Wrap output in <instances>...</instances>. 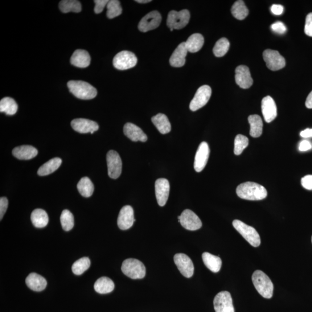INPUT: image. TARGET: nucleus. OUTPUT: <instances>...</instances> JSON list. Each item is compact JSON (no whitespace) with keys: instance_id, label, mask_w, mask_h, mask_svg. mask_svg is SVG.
<instances>
[{"instance_id":"nucleus-43","label":"nucleus","mask_w":312,"mask_h":312,"mask_svg":"<svg viewBox=\"0 0 312 312\" xmlns=\"http://www.w3.org/2000/svg\"><path fill=\"white\" fill-rule=\"evenodd\" d=\"M94 2L95 3L94 12L96 14H98L103 11L104 8L107 6L109 1L108 0H95Z\"/></svg>"},{"instance_id":"nucleus-28","label":"nucleus","mask_w":312,"mask_h":312,"mask_svg":"<svg viewBox=\"0 0 312 312\" xmlns=\"http://www.w3.org/2000/svg\"><path fill=\"white\" fill-rule=\"evenodd\" d=\"M250 126V135L253 138L260 137L263 130V123L262 119L257 114H252L248 118Z\"/></svg>"},{"instance_id":"nucleus-6","label":"nucleus","mask_w":312,"mask_h":312,"mask_svg":"<svg viewBox=\"0 0 312 312\" xmlns=\"http://www.w3.org/2000/svg\"><path fill=\"white\" fill-rule=\"evenodd\" d=\"M190 14L187 10L180 11H171L168 15L167 24L171 31L180 30L186 27L189 22Z\"/></svg>"},{"instance_id":"nucleus-19","label":"nucleus","mask_w":312,"mask_h":312,"mask_svg":"<svg viewBox=\"0 0 312 312\" xmlns=\"http://www.w3.org/2000/svg\"><path fill=\"white\" fill-rule=\"evenodd\" d=\"M261 109L266 123L272 122L278 115L277 106L271 97L266 96L262 99Z\"/></svg>"},{"instance_id":"nucleus-3","label":"nucleus","mask_w":312,"mask_h":312,"mask_svg":"<svg viewBox=\"0 0 312 312\" xmlns=\"http://www.w3.org/2000/svg\"><path fill=\"white\" fill-rule=\"evenodd\" d=\"M252 282L254 287L262 297L270 299L274 292V285L271 280L264 272L257 270L253 274Z\"/></svg>"},{"instance_id":"nucleus-42","label":"nucleus","mask_w":312,"mask_h":312,"mask_svg":"<svg viewBox=\"0 0 312 312\" xmlns=\"http://www.w3.org/2000/svg\"><path fill=\"white\" fill-rule=\"evenodd\" d=\"M271 29L273 31L279 34H285L287 31V28L284 23L279 21L272 24Z\"/></svg>"},{"instance_id":"nucleus-37","label":"nucleus","mask_w":312,"mask_h":312,"mask_svg":"<svg viewBox=\"0 0 312 312\" xmlns=\"http://www.w3.org/2000/svg\"><path fill=\"white\" fill-rule=\"evenodd\" d=\"M229 42L227 38H222L217 41L213 52L216 57L224 56L229 50Z\"/></svg>"},{"instance_id":"nucleus-21","label":"nucleus","mask_w":312,"mask_h":312,"mask_svg":"<svg viewBox=\"0 0 312 312\" xmlns=\"http://www.w3.org/2000/svg\"><path fill=\"white\" fill-rule=\"evenodd\" d=\"M124 134L131 141L145 142L147 140V135L141 129L133 123H127L124 126Z\"/></svg>"},{"instance_id":"nucleus-31","label":"nucleus","mask_w":312,"mask_h":312,"mask_svg":"<svg viewBox=\"0 0 312 312\" xmlns=\"http://www.w3.org/2000/svg\"><path fill=\"white\" fill-rule=\"evenodd\" d=\"M62 163V160L59 158H53L43 164L38 171L40 176H47L56 171Z\"/></svg>"},{"instance_id":"nucleus-51","label":"nucleus","mask_w":312,"mask_h":312,"mask_svg":"<svg viewBox=\"0 0 312 312\" xmlns=\"http://www.w3.org/2000/svg\"><path fill=\"white\" fill-rule=\"evenodd\" d=\"M138 3H141V4H146V3H148L151 2V0H137V1H135Z\"/></svg>"},{"instance_id":"nucleus-46","label":"nucleus","mask_w":312,"mask_h":312,"mask_svg":"<svg viewBox=\"0 0 312 312\" xmlns=\"http://www.w3.org/2000/svg\"><path fill=\"white\" fill-rule=\"evenodd\" d=\"M301 184L306 190H312V175H306L301 179Z\"/></svg>"},{"instance_id":"nucleus-29","label":"nucleus","mask_w":312,"mask_h":312,"mask_svg":"<svg viewBox=\"0 0 312 312\" xmlns=\"http://www.w3.org/2000/svg\"><path fill=\"white\" fill-rule=\"evenodd\" d=\"M97 293L105 294L111 293L114 289L113 282L109 278L101 277L98 279L94 286Z\"/></svg>"},{"instance_id":"nucleus-4","label":"nucleus","mask_w":312,"mask_h":312,"mask_svg":"<svg viewBox=\"0 0 312 312\" xmlns=\"http://www.w3.org/2000/svg\"><path fill=\"white\" fill-rule=\"evenodd\" d=\"M122 270L127 277L133 279H143L146 275L144 264L135 258H128L123 261Z\"/></svg>"},{"instance_id":"nucleus-12","label":"nucleus","mask_w":312,"mask_h":312,"mask_svg":"<svg viewBox=\"0 0 312 312\" xmlns=\"http://www.w3.org/2000/svg\"><path fill=\"white\" fill-rule=\"evenodd\" d=\"M216 312H235L231 294L228 291H221L213 301Z\"/></svg>"},{"instance_id":"nucleus-34","label":"nucleus","mask_w":312,"mask_h":312,"mask_svg":"<svg viewBox=\"0 0 312 312\" xmlns=\"http://www.w3.org/2000/svg\"><path fill=\"white\" fill-rule=\"evenodd\" d=\"M77 188L80 193L86 198L92 196L94 190L93 183L88 177L82 178L78 182Z\"/></svg>"},{"instance_id":"nucleus-49","label":"nucleus","mask_w":312,"mask_h":312,"mask_svg":"<svg viewBox=\"0 0 312 312\" xmlns=\"http://www.w3.org/2000/svg\"><path fill=\"white\" fill-rule=\"evenodd\" d=\"M300 135L302 138L312 137V129H306L301 131Z\"/></svg>"},{"instance_id":"nucleus-13","label":"nucleus","mask_w":312,"mask_h":312,"mask_svg":"<svg viewBox=\"0 0 312 312\" xmlns=\"http://www.w3.org/2000/svg\"><path fill=\"white\" fill-rule=\"evenodd\" d=\"M174 262L183 276L190 278L194 274V267L189 257L183 253L176 254L174 258Z\"/></svg>"},{"instance_id":"nucleus-18","label":"nucleus","mask_w":312,"mask_h":312,"mask_svg":"<svg viewBox=\"0 0 312 312\" xmlns=\"http://www.w3.org/2000/svg\"><path fill=\"white\" fill-rule=\"evenodd\" d=\"M71 125L73 130L82 134L90 133L93 134L99 129V126L96 122L86 119H74Z\"/></svg>"},{"instance_id":"nucleus-9","label":"nucleus","mask_w":312,"mask_h":312,"mask_svg":"<svg viewBox=\"0 0 312 312\" xmlns=\"http://www.w3.org/2000/svg\"><path fill=\"white\" fill-rule=\"evenodd\" d=\"M263 58L266 66L270 70L278 71L285 67L286 60L277 51L266 49L263 52Z\"/></svg>"},{"instance_id":"nucleus-50","label":"nucleus","mask_w":312,"mask_h":312,"mask_svg":"<svg viewBox=\"0 0 312 312\" xmlns=\"http://www.w3.org/2000/svg\"><path fill=\"white\" fill-rule=\"evenodd\" d=\"M305 105L306 108L312 109V91L309 93L308 96H307L306 98Z\"/></svg>"},{"instance_id":"nucleus-26","label":"nucleus","mask_w":312,"mask_h":312,"mask_svg":"<svg viewBox=\"0 0 312 312\" xmlns=\"http://www.w3.org/2000/svg\"><path fill=\"white\" fill-rule=\"evenodd\" d=\"M202 258L205 266L212 272L217 273L219 271L222 265V261L219 257L205 252L203 254Z\"/></svg>"},{"instance_id":"nucleus-48","label":"nucleus","mask_w":312,"mask_h":312,"mask_svg":"<svg viewBox=\"0 0 312 312\" xmlns=\"http://www.w3.org/2000/svg\"><path fill=\"white\" fill-rule=\"evenodd\" d=\"M272 13L275 15H281L283 14L284 8L281 5L279 4H274V5L270 8Z\"/></svg>"},{"instance_id":"nucleus-11","label":"nucleus","mask_w":312,"mask_h":312,"mask_svg":"<svg viewBox=\"0 0 312 312\" xmlns=\"http://www.w3.org/2000/svg\"><path fill=\"white\" fill-rule=\"evenodd\" d=\"M108 175L110 178L116 179L121 176L122 162L120 155L114 150H110L106 155Z\"/></svg>"},{"instance_id":"nucleus-16","label":"nucleus","mask_w":312,"mask_h":312,"mask_svg":"<svg viewBox=\"0 0 312 312\" xmlns=\"http://www.w3.org/2000/svg\"><path fill=\"white\" fill-rule=\"evenodd\" d=\"M210 149L206 142L201 143L198 149H197L194 163V170L197 172L202 171L208 161Z\"/></svg>"},{"instance_id":"nucleus-27","label":"nucleus","mask_w":312,"mask_h":312,"mask_svg":"<svg viewBox=\"0 0 312 312\" xmlns=\"http://www.w3.org/2000/svg\"><path fill=\"white\" fill-rule=\"evenodd\" d=\"M154 125L162 134L169 133L171 130V123L166 114L159 113L151 118Z\"/></svg>"},{"instance_id":"nucleus-32","label":"nucleus","mask_w":312,"mask_h":312,"mask_svg":"<svg viewBox=\"0 0 312 312\" xmlns=\"http://www.w3.org/2000/svg\"><path fill=\"white\" fill-rule=\"evenodd\" d=\"M204 38L200 34L191 35L185 42V45L188 52L196 53L199 52L203 47Z\"/></svg>"},{"instance_id":"nucleus-1","label":"nucleus","mask_w":312,"mask_h":312,"mask_svg":"<svg viewBox=\"0 0 312 312\" xmlns=\"http://www.w3.org/2000/svg\"><path fill=\"white\" fill-rule=\"evenodd\" d=\"M236 192L240 199L250 201L264 200L268 195V192L264 186L251 182L241 184L237 187Z\"/></svg>"},{"instance_id":"nucleus-40","label":"nucleus","mask_w":312,"mask_h":312,"mask_svg":"<svg viewBox=\"0 0 312 312\" xmlns=\"http://www.w3.org/2000/svg\"><path fill=\"white\" fill-rule=\"evenodd\" d=\"M249 139L243 135L238 134L234 141V154L239 155L249 145Z\"/></svg>"},{"instance_id":"nucleus-35","label":"nucleus","mask_w":312,"mask_h":312,"mask_svg":"<svg viewBox=\"0 0 312 312\" xmlns=\"http://www.w3.org/2000/svg\"><path fill=\"white\" fill-rule=\"evenodd\" d=\"M59 8L65 14L70 12L79 13L82 11L81 4L76 0H63L59 3Z\"/></svg>"},{"instance_id":"nucleus-45","label":"nucleus","mask_w":312,"mask_h":312,"mask_svg":"<svg viewBox=\"0 0 312 312\" xmlns=\"http://www.w3.org/2000/svg\"><path fill=\"white\" fill-rule=\"evenodd\" d=\"M8 201L6 197L0 199V219L2 220L8 208Z\"/></svg>"},{"instance_id":"nucleus-39","label":"nucleus","mask_w":312,"mask_h":312,"mask_svg":"<svg viewBox=\"0 0 312 312\" xmlns=\"http://www.w3.org/2000/svg\"><path fill=\"white\" fill-rule=\"evenodd\" d=\"M60 221L61 226L65 231H69L73 227L74 225V218L72 213L67 209L64 210L60 216Z\"/></svg>"},{"instance_id":"nucleus-22","label":"nucleus","mask_w":312,"mask_h":312,"mask_svg":"<svg viewBox=\"0 0 312 312\" xmlns=\"http://www.w3.org/2000/svg\"><path fill=\"white\" fill-rule=\"evenodd\" d=\"M188 51L185 43H182L178 45L170 57V63L172 67H182L186 63V57Z\"/></svg>"},{"instance_id":"nucleus-23","label":"nucleus","mask_w":312,"mask_h":312,"mask_svg":"<svg viewBox=\"0 0 312 312\" xmlns=\"http://www.w3.org/2000/svg\"><path fill=\"white\" fill-rule=\"evenodd\" d=\"M70 61L73 66L86 68L89 66L91 58L88 52L82 49H77L73 53Z\"/></svg>"},{"instance_id":"nucleus-2","label":"nucleus","mask_w":312,"mask_h":312,"mask_svg":"<svg viewBox=\"0 0 312 312\" xmlns=\"http://www.w3.org/2000/svg\"><path fill=\"white\" fill-rule=\"evenodd\" d=\"M67 86L69 92L81 100L93 99L97 94L96 89L84 81H70L68 82Z\"/></svg>"},{"instance_id":"nucleus-5","label":"nucleus","mask_w":312,"mask_h":312,"mask_svg":"<svg viewBox=\"0 0 312 312\" xmlns=\"http://www.w3.org/2000/svg\"><path fill=\"white\" fill-rule=\"evenodd\" d=\"M232 225L236 230L252 246L258 247L260 245V237L255 228L239 220H233Z\"/></svg>"},{"instance_id":"nucleus-36","label":"nucleus","mask_w":312,"mask_h":312,"mask_svg":"<svg viewBox=\"0 0 312 312\" xmlns=\"http://www.w3.org/2000/svg\"><path fill=\"white\" fill-rule=\"evenodd\" d=\"M231 13L234 18L238 20H244L247 17L249 10L245 6L244 2L239 0L233 4L231 8Z\"/></svg>"},{"instance_id":"nucleus-15","label":"nucleus","mask_w":312,"mask_h":312,"mask_svg":"<svg viewBox=\"0 0 312 312\" xmlns=\"http://www.w3.org/2000/svg\"><path fill=\"white\" fill-rule=\"evenodd\" d=\"M170 191L169 181L165 178H160L155 182L156 199L160 207H164L167 202Z\"/></svg>"},{"instance_id":"nucleus-10","label":"nucleus","mask_w":312,"mask_h":312,"mask_svg":"<svg viewBox=\"0 0 312 312\" xmlns=\"http://www.w3.org/2000/svg\"><path fill=\"white\" fill-rule=\"evenodd\" d=\"M178 219L182 226L190 231H196L202 227V221L194 212L190 209H186L181 215L178 216Z\"/></svg>"},{"instance_id":"nucleus-25","label":"nucleus","mask_w":312,"mask_h":312,"mask_svg":"<svg viewBox=\"0 0 312 312\" xmlns=\"http://www.w3.org/2000/svg\"><path fill=\"white\" fill-rule=\"evenodd\" d=\"M12 154L19 160H30L36 157L38 150L34 147L30 145H23L15 147Z\"/></svg>"},{"instance_id":"nucleus-20","label":"nucleus","mask_w":312,"mask_h":312,"mask_svg":"<svg viewBox=\"0 0 312 312\" xmlns=\"http://www.w3.org/2000/svg\"><path fill=\"white\" fill-rule=\"evenodd\" d=\"M235 78L237 84L242 89H249L253 84L249 69L246 65H240L237 67Z\"/></svg>"},{"instance_id":"nucleus-24","label":"nucleus","mask_w":312,"mask_h":312,"mask_svg":"<svg viewBox=\"0 0 312 312\" xmlns=\"http://www.w3.org/2000/svg\"><path fill=\"white\" fill-rule=\"evenodd\" d=\"M26 283L28 288L35 291H42L47 286V282L41 275L31 273L27 277Z\"/></svg>"},{"instance_id":"nucleus-14","label":"nucleus","mask_w":312,"mask_h":312,"mask_svg":"<svg viewBox=\"0 0 312 312\" xmlns=\"http://www.w3.org/2000/svg\"><path fill=\"white\" fill-rule=\"evenodd\" d=\"M162 22V16L157 11L149 12L144 16L138 24L139 31L146 32L158 28Z\"/></svg>"},{"instance_id":"nucleus-38","label":"nucleus","mask_w":312,"mask_h":312,"mask_svg":"<svg viewBox=\"0 0 312 312\" xmlns=\"http://www.w3.org/2000/svg\"><path fill=\"white\" fill-rule=\"evenodd\" d=\"M90 266V260L88 257L81 258L72 265V272L76 275H81L87 270Z\"/></svg>"},{"instance_id":"nucleus-7","label":"nucleus","mask_w":312,"mask_h":312,"mask_svg":"<svg viewBox=\"0 0 312 312\" xmlns=\"http://www.w3.org/2000/svg\"><path fill=\"white\" fill-rule=\"evenodd\" d=\"M137 57L133 52L124 51L118 53L113 60V66L119 70L133 68L137 64Z\"/></svg>"},{"instance_id":"nucleus-17","label":"nucleus","mask_w":312,"mask_h":312,"mask_svg":"<svg viewBox=\"0 0 312 312\" xmlns=\"http://www.w3.org/2000/svg\"><path fill=\"white\" fill-rule=\"evenodd\" d=\"M134 219V210L130 205L123 207L119 213L118 218V225L122 230H126L133 226Z\"/></svg>"},{"instance_id":"nucleus-41","label":"nucleus","mask_w":312,"mask_h":312,"mask_svg":"<svg viewBox=\"0 0 312 312\" xmlns=\"http://www.w3.org/2000/svg\"><path fill=\"white\" fill-rule=\"evenodd\" d=\"M107 12L106 15L109 19H113L121 15L122 13V8L121 2L118 0H110L109 1L107 6Z\"/></svg>"},{"instance_id":"nucleus-30","label":"nucleus","mask_w":312,"mask_h":312,"mask_svg":"<svg viewBox=\"0 0 312 312\" xmlns=\"http://www.w3.org/2000/svg\"><path fill=\"white\" fill-rule=\"evenodd\" d=\"M31 220L35 227L44 228L48 224L49 217L43 209H36L31 213Z\"/></svg>"},{"instance_id":"nucleus-44","label":"nucleus","mask_w":312,"mask_h":312,"mask_svg":"<svg viewBox=\"0 0 312 312\" xmlns=\"http://www.w3.org/2000/svg\"><path fill=\"white\" fill-rule=\"evenodd\" d=\"M304 31L306 35L312 37V13L306 16Z\"/></svg>"},{"instance_id":"nucleus-8","label":"nucleus","mask_w":312,"mask_h":312,"mask_svg":"<svg viewBox=\"0 0 312 312\" xmlns=\"http://www.w3.org/2000/svg\"><path fill=\"white\" fill-rule=\"evenodd\" d=\"M212 89L210 86L204 85L201 86L195 94L190 104V109L192 111L203 108L208 103L211 97Z\"/></svg>"},{"instance_id":"nucleus-47","label":"nucleus","mask_w":312,"mask_h":312,"mask_svg":"<svg viewBox=\"0 0 312 312\" xmlns=\"http://www.w3.org/2000/svg\"><path fill=\"white\" fill-rule=\"evenodd\" d=\"M312 148L311 143L308 141H302L299 145V150L301 151H306Z\"/></svg>"},{"instance_id":"nucleus-52","label":"nucleus","mask_w":312,"mask_h":312,"mask_svg":"<svg viewBox=\"0 0 312 312\" xmlns=\"http://www.w3.org/2000/svg\"><path fill=\"white\" fill-rule=\"evenodd\" d=\"M311 241H312V237H311Z\"/></svg>"},{"instance_id":"nucleus-33","label":"nucleus","mask_w":312,"mask_h":312,"mask_svg":"<svg viewBox=\"0 0 312 312\" xmlns=\"http://www.w3.org/2000/svg\"><path fill=\"white\" fill-rule=\"evenodd\" d=\"M18 104L13 98L5 97L0 101V111L7 115H14L18 111Z\"/></svg>"}]
</instances>
